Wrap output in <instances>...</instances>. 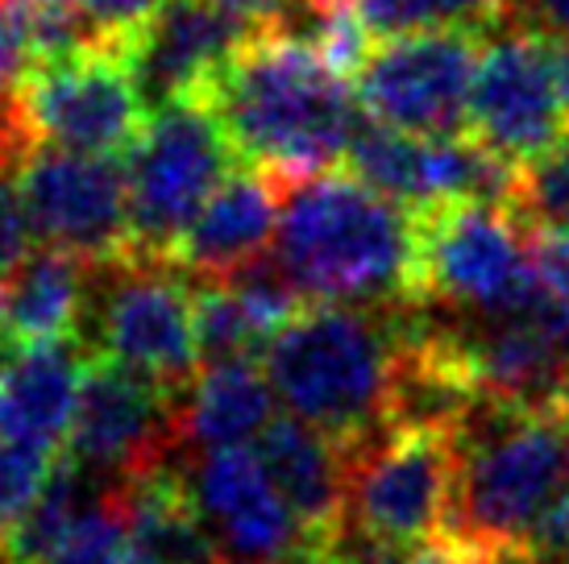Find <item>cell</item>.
I'll return each mask as SVG.
<instances>
[{"instance_id":"11","label":"cell","mask_w":569,"mask_h":564,"mask_svg":"<svg viewBox=\"0 0 569 564\" xmlns=\"http://www.w3.org/2000/svg\"><path fill=\"white\" fill-rule=\"evenodd\" d=\"M21 195L33 233L50 250H63L83 266L100 270L133 262L129 174L117 158L33 145L21 158Z\"/></svg>"},{"instance_id":"6","label":"cell","mask_w":569,"mask_h":564,"mask_svg":"<svg viewBox=\"0 0 569 564\" xmlns=\"http://www.w3.org/2000/svg\"><path fill=\"white\" fill-rule=\"evenodd\" d=\"M458 494V423H391L349 453L346 527L370 544L416 552L441 540Z\"/></svg>"},{"instance_id":"8","label":"cell","mask_w":569,"mask_h":564,"mask_svg":"<svg viewBox=\"0 0 569 564\" xmlns=\"http://www.w3.org/2000/svg\"><path fill=\"white\" fill-rule=\"evenodd\" d=\"M126 158L133 262L167 266L174 241L233 174L238 154L200 100H179L150 117L142 141Z\"/></svg>"},{"instance_id":"15","label":"cell","mask_w":569,"mask_h":564,"mask_svg":"<svg viewBox=\"0 0 569 564\" xmlns=\"http://www.w3.org/2000/svg\"><path fill=\"white\" fill-rule=\"evenodd\" d=\"M196 498L233 561L241 564H312L325 544L308 535L300 515L287 506L262 456L250 444L208 449L196 465Z\"/></svg>"},{"instance_id":"33","label":"cell","mask_w":569,"mask_h":564,"mask_svg":"<svg viewBox=\"0 0 569 564\" xmlns=\"http://www.w3.org/2000/svg\"><path fill=\"white\" fill-rule=\"evenodd\" d=\"M0 150H17V154H30L26 138L13 125V109H9V95H0Z\"/></svg>"},{"instance_id":"25","label":"cell","mask_w":569,"mask_h":564,"mask_svg":"<svg viewBox=\"0 0 569 564\" xmlns=\"http://www.w3.org/2000/svg\"><path fill=\"white\" fill-rule=\"evenodd\" d=\"M349 4L379 38L416 30L490 33L516 17V0H349Z\"/></svg>"},{"instance_id":"29","label":"cell","mask_w":569,"mask_h":564,"mask_svg":"<svg viewBox=\"0 0 569 564\" xmlns=\"http://www.w3.org/2000/svg\"><path fill=\"white\" fill-rule=\"evenodd\" d=\"M26 71H30V47L21 33L17 0H0V95L13 92Z\"/></svg>"},{"instance_id":"18","label":"cell","mask_w":569,"mask_h":564,"mask_svg":"<svg viewBox=\"0 0 569 564\" xmlns=\"http://www.w3.org/2000/svg\"><path fill=\"white\" fill-rule=\"evenodd\" d=\"M129 532V548L146 564H221V544L196 490L159 461L109 486Z\"/></svg>"},{"instance_id":"7","label":"cell","mask_w":569,"mask_h":564,"mask_svg":"<svg viewBox=\"0 0 569 564\" xmlns=\"http://www.w3.org/2000/svg\"><path fill=\"white\" fill-rule=\"evenodd\" d=\"M9 109L30 150L59 145L109 158L129 154L154 117L121 47H88L30 63L9 92Z\"/></svg>"},{"instance_id":"1","label":"cell","mask_w":569,"mask_h":564,"mask_svg":"<svg viewBox=\"0 0 569 564\" xmlns=\"http://www.w3.org/2000/svg\"><path fill=\"white\" fill-rule=\"evenodd\" d=\"M241 167L296 179L329 171L358 138V88L291 30H258L196 95Z\"/></svg>"},{"instance_id":"23","label":"cell","mask_w":569,"mask_h":564,"mask_svg":"<svg viewBox=\"0 0 569 564\" xmlns=\"http://www.w3.org/2000/svg\"><path fill=\"white\" fill-rule=\"evenodd\" d=\"M96 473L88 465H80L76 456H63L54 473H50L47 490L38 494V502L30 506V515L21 518V527L9 535V544L0 552V564H47L59 544H63L71 527L80 523L96 502Z\"/></svg>"},{"instance_id":"26","label":"cell","mask_w":569,"mask_h":564,"mask_svg":"<svg viewBox=\"0 0 569 564\" xmlns=\"http://www.w3.org/2000/svg\"><path fill=\"white\" fill-rule=\"evenodd\" d=\"M516 212L532 229H557L569 224V133L553 150L532 158L520 167V191H516Z\"/></svg>"},{"instance_id":"9","label":"cell","mask_w":569,"mask_h":564,"mask_svg":"<svg viewBox=\"0 0 569 564\" xmlns=\"http://www.w3.org/2000/svg\"><path fill=\"white\" fill-rule=\"evenodd\" d=\"M478 54L482 33L475 30L387 33L370 47L353 88L375 125L425 138H458L470 125Z\"/></svg>"},{"instance_id":"27","label":"cell","mask_w":569,"mask_h":564,"mask_svg":"<svg viewBox=\"0 0 569 564\" xmlns=\"http://www.w3.org/2000/svg\"><path fill=\"white\" fill-rule=\"evenodd\" d=\"M21 158L17 150H0V279H13L33 253V220L21 195Z\"/></svg>"},{"instance_id":"21","label":"cell","mask_w":569,"mask_h":564,"mask_svg":"<svg viewBox=\"0 0 569 564\" xmlns=\"http://www.w3.org/2000/svg\"><path fill=\"white\" fill-rule=\"evenodd\" d=\"M274 386L258 361H233V365H208L191 382L179 407V440L208 449H238L250 444L274 423Z\"/></svg>"},{"instance_id":"32","label":"cell","mask_w":569,"mask_h":564,"mask_svg":"<svg viewBox=\"0 0 569 564\" xmlns=\"http://www.w3.org/2000/svg\"><path fill=\"white\" fill-rule=\"evenodd\" d=\"M516 17L545 33L569 38V0H516Z\"/></svg>"},{"instance_id":"3","label":"cell","mask_w":569,"mask_h":564,"mask_svg":"<svg viewBox=\"0 0 569 564\" xmlns=\"http://www.w3.org/2000/svg\"><path fill=\"white\" fill-rule=\"evenodd\" d=\"M566 498L569 394L470 403L458 420V494L445 535L503 561H532L540 523Z\"/></svg>"},{"instance_id":"4","label":"cell","mask_w":569,"mask_h":564,"mask_svg":"<svg viewBox=\"0 0 569 564\" xmlns=\"http://www.w3.org/2000/svg\"><path fill=\"white\" fill-rule=\"evenodd\" d=\"M408 324L379 308L308 303L267 349V377L296 420L358 453L396 420Z\"/></svg>"},{"instance_id":"24","label":"cell","mask_w":569,"mask_h":564,"mask_svg":"<svg viewBox=\"0 0 569 564\" xmlns=\"http://www.w3.org/2000/svg\"><path fill=\"white\" fill-rule=\"evenodd\" d=\"M196 336L208 370V365L258 361L274 341V329L241 299L233 282H204L196 286Z\"/></svg>"},{"instance_id":"28","label":"cell","mask_w":569,"mask_h":564,"mask_svg":"<svg viewBox=\"0 0 569 564\" xmlns=\"http://www.w3.org/2000/svg\"><path fill=\"white\" fill-rule=\"evenodd\" d=\"M67 4H76L92 21L96 38L104 47H117L129 30H138L146 17L154 13V9H162L167 0H67Z\"/></svg>"},{"instance_id":"16","label":"cell","mask_w":569,"mask_h":564,"mask_svg":"<svg viewBox=\"0 0 569 564\" xmlns=\"http://www.w3.org/2000/svg\"><path fill=\"white\" fill-rule=\"evenodd\" d=\"M250 33L258 30L212 0H167L117 47L146 104L159 112L179 100H196L208 79L250 42Z\"/></svg>"},{"instance_id":"14","label":"cell","mask_w":569,"mask_h":564,"mask_svg":"<svg viewBox=\"0 0 569 564\" xmlns=\"http://www.w3.org/2000/svg\"><path fill=\"white\" fill-rule=\"evenodd\" d=\"M179 391L154 382L142 370H129L112 357H88L67 427V456L92 473H112L117 482L167 461L179 440Z\"/></svg>"},{"instance_id":"37","label":"cell","mask_w":569,"mask_h":564,"mask_svg":"<svg viewBox=\"0 0 569 564\" xmlns=\"http://www.w3.org/2000/svg\"><path fill=\"white\" fill-rule=\"evenodd\" d=\"M129 564H146V561H138V556H133V561H129Z\"/></svg>"},{"instance_id":"12","label":"cell","mask_w":569,"mask_h":564,"mask_svg":"<svg viewBox=\"0 0 569 564\" xmlns=\"http://www.w3.org/2000/svg\"><path fill=\"white\" fill-rule=\"evenodd\" d=\"M349 171L366 179L375 191L399 208L428 212L453 200H490V204L516 208L520 167L490 154L470 133L458 138H425V133H399L375 125L358 129L346 150Z\"/></svg>"},{"instance_id":"36","label":"cell","mask_w":569,"mask_h":564,"mask_svg":"<svg viewBox=\"0 0 569 564\" xmlns=\"http://www.w3.org/2000/svg\"><path fill=\"white\" fill-rule=\"evenodd\" d=\"M553 564H569V552H561V556H557V561Z\"/></svg>"},{"instance_id":"31","label":"cell","mask_w":569,"mask_h":564,"mask_svg":"<svg viewBox=\"0 0 569 564\" xmlns=\"http://www.w3.org/2000/svg\"><path fill=\"white\" fill-rule=\"evenodd\" d=\"M212 4L241 17L253 30H283L287 21L296 17V9H300V0H212Z\"/></svg>"},{"instance_id":"30","label":"cell","mask_w":569,"mask_h":564,"mask_svg":"<svg viewBox=\"0 0 569 564\" xmlns=\"http://www.w3.org/2000/svg\"><path fill=\"white\" fill-rule=\"evenodd\" d=\"M537 233V266L540 279L549 286V295H557L569 308V224L557 229H532Z\"/></svg>"},{"instance_id":"2","label":"cell","mask_w":569,"mask_h":564,"mask_svg":"<svg viewBox=\"0 0 569 564\" xmlns=\"http://www.w3.org/2000/svg\"><path fill=\"white\" fill-rule=\"evenodd\" d=\"M274 262L308 303L416 308V216L353 171L296 179L283 195Z\"/></svg>"},{"instance_id":"5","label":"cell","mask_w":569,"mask_h":564,"mask_svg":"<svg viewBox=\"0 0 569 564\" xmlns=\"http://www.w3.org/2000/svg\"><path fill=\"white\" fill-rule=\"evenodd\" d=\"M416 299L516 315L545 299L537 233L511 204L453 200L416 212Z\"/></svg>"},{"instance_id":"35","label":"cell","mask_w":569,"mask_h":564,"mask_svg":"<svg viewBox=\"0 0 569 564\" xmlns=\"http://www.w3.org/2000/svg\"><path fill=\"white\" fill-rule=\"evenodd\" d=\"M13 349V341H9V299L0 295V357Z\"/></svg>"},{"instance_id":"38","label":"cell","mask_w":569,"mask_h":564,"mask_svg":"<svg viewBox=\"0 0 569 564\" xmlns=\"http://www.w3.org/2000/svg\"><path fill=\"white\" fill-rule=\"evenodd\" d=\"M221 564H241V561H221Z\"/></svg>"},{"instance_id":"22","label":"cell","mask_w":569,"mask_h":564,"mask_svg":"<svg viewBox=\"0 0 569 564\" xmlns=\"http://www.w3.org/2000/svg\"><path fill=\"white\" fill-rule=\"evenodd\" d=\"M83 266L63 250L33 253L9 286V341L17 349L76 341L83 324Z\"/></svg>"},{"instance_id":"17","label":"cell","mask_w":569,"mask_h":564,"mask_svg":"<svg viewBox=\"0 0 569 564\" xmlns=\"http://www.w3.org/2000/svg\"><path fill=\"white\" fill-rule=\"evenodd\" d=\"M287 183L267 171H233L174 241L167 266L200 282H224L262 262L279 233Z\"/></svg>"},{"instance_id":"10","label":"cell","mask_w":569,"mask_h":564,"mask_svg":"<svg viewBox=\"0 0 569 564\" xmlns=\"http://www.w3.org/2000/svg\"><path fill=\"white\" fill-rule=\"evenodd\" d=\"M466 133L516 167L566 138V95L549 33L520 17L490 30L478 54Z\"/></svg>"},{"instance_id":"13","label":"cell","mask_w":569,"mask_h":564,"mask_svg":"<svg viewBox=\"0 0 569 564\" xmlns=\"http://www.w3.org/2000/svg\"><path fill=\"white\" fill-rule=\"evenodd\" d=\"M109 274L112 282L96 312L100 353L188 394L204 365L196 336V286L159 262H126L109 266Z\"/></svg>"},{"instance_id":"19","label":"cell","mask_w":569,"mask_h":564,"mask_svg":"<svg viewBox=\"0 0 569 564\" xmlns=\"http://www.w3.org/2000/svg\"><path fill=\"white\" fill-rule=\"evenodd\" d=\"M287 506L300 515L312 540L329 544L346 527V490H349V453L337 449L325 432L296 415H274L262 436L253 440Z\"/></svg>"},{"instance_id":"20","label":"cell","mask_w":569,"mask_h":564,"mask_svg":"<svg viewBox=\"0 0 569 564\" xmlns=\"http://www.w3.org/2000/svg\"><path fill=\"white\" fill-rule=\"evenodd\" d=\"M83 365L88 361L76 341L13 345L0 365V440L59 444L76 415Z\"/></svg>"},{"instance_id":"34","label":"cell","mask_w":569,"mask_h":564,"mask_svg":"<svg viewBox=\"0 0 569 564\" xmlns=\"http://www.w3.org/2000/svg\"><path fill=\"white\" fill-rule=\"evenodd\" d=\"M557 75H561V95H566V112H569V38L557 47Z\"/></svg>"}]
</instances>
